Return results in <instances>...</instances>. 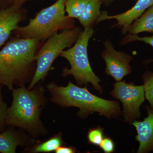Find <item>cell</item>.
<instances>
[{
  "label": "cell",
  "mask_w": 153,
  "mask_h": 153,
  "mask_svg": "<svg viewBox=\"0 0 153 153\" xmlns=\"http://www.w3.org/2000/svg\"><path fill=\"white\" fill-rule=\"evenodd\" d=\"M43 91L41 88L31 91L25 86L14 89L13 102L7 109V126L23 128L30 133H35L40 130Z\"/></svg>",
  "instance_id": "cell-3"
},
{
  "label": "cell",
  "mask_w": 153,
  "mask_h": 153,
  "mask_svg": "<svg viewBox=\"0 0 153 153\" xmlns=\"http://www.w3.org/2000/svg\"><path fill=\"white\" fill-rule=\"evenodd\" d=\"M76 151V148L73 147L60 146L55 152L56 153H74Z\"/></svg>",
  "instance_id": "cell-22"
},
{
  "label": "cell",
  "mask_w": 153,
  "mask_h": 153,
  "mask_svg": "<svg viewBox=\"0 0 153 153\" xmlns=\"http://www.w3.org/2000/svg\"><path fill=\"white\" fill-rule=\"evenodd\" d=\"M37 39L16 36L0 50V85L13 91L14 85L33 79L36 68V55L44 43Z\"/></svg>",
  "instance_id": "cell-1"
},
{
  "label": "cell",
  "mask_w": 153,
  "mask_h": 153,
  "mask_svg": "<svg viewBox=\"0 0 153 153\" xmlns=\"http://www.w3.org/2000/svg\"><path fill=\"white\" fill-rule=\"evenodd\" d=\"M22 144V137L13 128L0 133V153H16L17 147Z\"/></svg>",
  "instance_id": "cell-13"
},
{
  "label": "cell",
  "mask_w": 153,
  "mask_h": 153,
  "mask_svg": "<svg viewBox=\"0 0 153 153\" xmlns=\"http://www.w3.org/2000/svg\"><path fill=\"white\" fill-rule=\"evenodd\" d=\"M148 115L142 121L134 120L132 125L137 131L136 140L140 143L137 153L153 152V109L147 106Z\"/></svg>",
  "instance_id": "cell-11"
},
{
  "label": "cell",
  "mask_w": 153,
  "mask_h": 153,
  "mask_svg": "<svg viewBox=\"0 0 153 153\" xmlns=\"http://www.w3.org/2000/svg\"><path fill=\"white\" fill-rule=\"evenodd\" d=\"M102 4L106 7H109L114 1L115 0H101Z\"/></svg>",
  "instance_id": "cell-24"
},
{
  "label": "cell",
  "mask_w": 153,
  "mask_h": 153,
  "mask_svg": "<svg viewBox=\"0 0 153 153\" xmlns=\"http://www.w3.org/2000/svg\"><path fill=\"white\" fill-rule=\"evenodd\" d=\"M47 88L52 96V101L63 107L78 108V114L81 116L97 112L106 117H114L120 114L118 102L99 97L91 93L86 87H79L70 81L65 87L51 82Z\"/></svg>",
  "instance_id": "cell-2"
},
{
  "label": "cell",
  "mask_w": 153,
  "mask_h": 153,
  "mask_svg": "<svg viewBox=\"0 0 153 153\" xmlns=\"http://www.w3.org/2000/svg\"><path fill=\"white\" fill-rule=\"evenodd\" d=\"M66 0H57L52 5L43 9L29 24L18 27L14 31L20 38L37 39L44 42L59 31L75 27L74 20L65 15Z\"/></svg>",
  "instance_id": "cell-4"
},
{
  "label": "cell",
  "mask_w": 153,
  "mask_h": 153,
  "mask_svg": "<svg viewBox=\"0 0 153 153\" xmlns=\"http://www.w3.org/2000/svg\"><path fill=\"white\" fill-rule=\"evenodd\" d=\"M28 0H13V4L17 6H22L23 4Z\"/></svg>",
  "instance_id": "cell-25"
},
{
  "label": "cell",
  "mask_w": 153,
  "mask_h": 153,
  "mask_svg": "<svg viewBox=\"0 0 153 153\" xmlns=\"http://www.w3.org/2000/svg\"><path fill=\"white\" fill-rule=\"evenodd\" d=\"M143 80L145 96L153 109V73L146 72L143 75Z\"/></svg>",
  "instance_id": "cell-17"
},
{
  "label": "cell",
  "mask_w": 153,
  "mask_h": 153,
  "mask_svg": "<svg viewBox=\"0 0 153 153\" xmlns=\"http://www.w3.org/2000/svg\"><path fill=\"white\" fill-rule=\"evenodd\" d=\"M63 142L61 134L56 135L48 140L37 145L33 149V152L36 153H48L55 151L61 146Z\"/></svg>",
  "instance_id": "cell-15"
},
{
  "label": "cell",
  "mask_w": 153,
  "mask_h": 153,
  "mask_svg": "<svg viewBox=\"0 0 153 153\" xmlns=\"http://www.w3.org/2000/svg\"><path fill=\"white\" fill-rule=\"evenodd\" d=\"M104 49L102 57L105 61V73L112 76L117 82L121 81L124 76L131 73L130 63L133 58L125 52L116 50L109 40L103 43Z\"/></svg>",
  "instance_id": "cell-8"
},
{
  "label": "cell",
  "mask_w": 153,
  "mask_h": 153,
  "mask_svg": "<svg viewBox=\"0 0 153 153\" xmlns=\"http://www.w3.org/2000/svg\"><path fill=\"white\" fill-rule=\"evenodd\" d=\"M13 4V0H0V10L7 8Z\"/></svg>",
  "instance_id": "cell-23"
},
{
  "label": "cell",
  "mask_w": 153,
  "mask_h": 153,
  "mask_svg": "<svg viewBox=\"0 0 153 153\" xmlns=\"http://www.w3.org/2000/svg\"><path fill=\"white\" fill-rule=\"evenodd\" d=\"M101 0H88L84 10L78 18L79 23L84 28L92 27L101 15Z\"/></svg>",
  "instance_id": "cell-12"
},
{
  "label": "cell",
  "mask_w": 153,
  "mask_h": 153,
  "mask_svg": "<svg viewBox=\"0 0 153 153\" xmlns=\"http://www.w3.org/2000/svg\"><path fill=\"white\" fill-rule=\"evenodd\" d=\"M103 128L98 126L88 131L87 136L88 143L96 146H100L104 138Z\"/></svg>",
  "instance_id": "cell-18"
},
{
  "label": "cell",
  "mask_w": 153,
  "mask_h": 153,
  "mask_svg": "<svg viewBox=\"0 0 153 153\" xmlns=\"http://www.w3.org/2000/svg\"><path fill=\"white\" fill-rule=\"evenodd\" d=\"M133 1H137V0H133Z\"/></svg>",
  "instance_id": "cell-26"
},
{
  "label": "cell",
  "mask_w": 153,
  "mask_h": 153,
  "mask_svg": "<svg viewBox=\"0 0 153 153\" xmlns=\"http://www.w3.org/2000/svg\"><path fill=\"white\" fill-rule=\"evenodd\" d=\"M27 16V11L22 6L13 4L0 10V48Z\"/></svg>",
  "instance_id": "cell-9"
},
{
  "label": "cell",
  "mask_w": 153,
  "mask_h": 153,
  "mask_svg": "<svg viewBox=\"0 0 153 153\" xmlns=\"http://www.w3.org/2000/svg\"><path fill=\"white\" fill-rule=\"evenodd\" d=\"M2 86L0 85V133L5 130L6 124L7 106L3 100L1 88Z\"/></svg>",
  "instance_id": "cell-20"
},
{
  "label": "cell",
  "mask_w": 153,
  "mask_h": 153,
  "mask_svg": "<svg viewBox=\"0 0 153 153\" xmlns=\"http://www.w3.org/2000/svg\"><path fill=\"white\" fill-rule=\"evenodd\" d=\"M88 0H66L65 4L67 16L72 19H78L82 14Z\"/></svg>",
  "instance_id": "cell-16"
},
{
  "label": "cell",
  "mask_w": 153,
  "mask_h": 153,
  "mask_svg": "<svg viewBox=\"0 0 153 153\" xmlns=\"http://www.w3.org/2000/svg\"><path fill=\"white\" fill-rule=\"evenodd\" d=\"M152 5L153 0H137L135 4L131 8L122 13L108 16L106 12H103L97 22L98 23L105 20L115 19L117 22L115 27H121L122 32L125 34L127 33L129 27L132 23Z\"/></svg>",
  "instance_id": "cell-10"
},
{
  "label": "cell",
  "mask_w": 153,
  "mask_h": 153,
  "mask_svg": "<svg viewBox=\"0 0 153 153\" xmlns=\"http://www.w3.org/2000/svg\"><path fill=\"white\" fill-rule=\"evenodd\" d=\"M79 27L60 31L52 34L41 45L36 55V68L28 89H31L43 80L51 69L52 63L66 48L76 43L82 32Z\"/></svg>",
  "instance_id": "cell-6"
},
{
  "label": "cell",
  "mask_w": 153,
  "mask_h": 153,
  "mask_svg": "<svg viewBox=\"0 0 153 153\" xmlns=\"http://www.w3.org/2000/svg\"><path fill=\"white\" fill-rule=\"evenodd\" d=\"M94 33L92 27L84 28L74 46L63 51L60 56L68 60L71 66L70 68H63V76L72 75L79 85L91 83L101 94L102 88L100 85L101 81L91 68L88 55V42Z\"/></svg>",
  "instance_id": "cell-5"
},
{
  "label": "cell",
  "mask_w": 153,
  "mask_h": 153,
  "mask_svg": "<svg viewBox=\"0 0 153 153\" xmlns=\"http://www.w3.org/2000/svg\"><path fill=\"white\" fill-rule=\"evenodd\" d=\"M100 146L105 153H111L115 151L114 143L113 140L108 137H104Z\"/></svg>",
  "instance_id": "cell-21"
},
{
  "label": "cell",
  "mask_w": 153,
  "mask_h": 153,
  "mask_svg": "<svg viewBox=\"0 0 153 153\" xmlns=\"http://www.w3.org/2000/svg\"><path fill=\"white\" fill-rule=\"evenodd\" d=\"M135 41H140L145 42L146 44H149L153 48V36L151 37H140L137 35H132L129 34L126 36L121 41L122 44H126L130 42ZM153 62V59L147 60L146 63H151Z\"/></svg>",
  "instance_id": "cell-19"
},
{
  "label": "cell",
  "mask_w": 153,
  "mask_h": 153,
  "mask_svg": "<svg viewBox=\"0 0 153 153\" xmlns=\"http://www.w3.org/2000/svg\"><path fill=\"white\" fill-rule=\"evenodd\" d=\"M128 32L132 35L143 32L153 33V5L132 23Z\"/></svg>",
  "instance_id": "cell-14"
},
{
  "label": "cell",
  "mask_w": 153,
  "mask_h": 153,
  "mask_svg": "<svg viewBox=\"0 0 153 153\" xmlns=\"http://www.w3.org/2000/svg\"><path fill=\"white\" fill-rule=\"evenodd\" d=\"M110 94L122 103L123 114L126 121L133 123L140 118V106L145 100L143 85H135L133 83L118 81L114 84V88Z\"/></svg>",
  "instance_id": "cell-7"
}]
</instances>
